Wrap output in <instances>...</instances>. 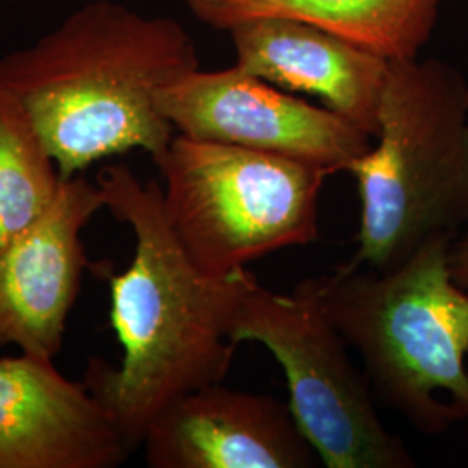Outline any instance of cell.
<instances>
[{
	"mask_svg": "<svg viewBox=\"0 0 468 468\" xmlns=\"http://www.w3.org/2000/svg\"><path fill=\"white\" fill-rule=\"evenodd\" d=\"M96 181L104 208L133 229L134 255L123 272L101 268L120 367L92 357L82 382L134 452L168 404L229 373V330L249 271L216 278L197 268L170 228L162 185L122 164L102 168Z\"/></svg>",
	"mask_w": 468,
	"mask_h": 468,
	"instance_id": "6da1fadb",
	"label": "cell"
},
{
	"mask_svg": "<svg viewBox=\"0 0 468 468\" xmlns=\"http://www.w3.org/2000/svg\"><path fill=\"white\" fill-rule=\"evenodd\" d=\"M200 68L176 19L89 2L32 46L0 58V85L32 120L68 179L133 150L158 160L176 129L158 92Z\"/></svg>",
	"mask_w": 468,
	"mask_h": 468,
	"instance_id": "7a4b0ae2",
	"label": "cell"
},
{
	"mask_svg": "<svg viewBox=\"0 0 468 468\" xmlns=\"http://www.w3.org/2000/svg\"><path fill=\"white\" fill-rule=\"evenodd\" d=\"M452 243L435 238L390 271L347 262L303 280L363 359L375 398L423 435L468 423V290Z\"/></svg>",
	"mask_w": 468,
	"mask_h": 468,
	"instance_id": "3957f363",
	"label": "cell"
},
{
	"mask_svg": "<svg viewBox=\"0 0 468 468\" xmlns=\"http://www.w3.org/2000/svg\"><path fill=\"white\" fill-rule=\"evenodd\" d=\"M377 144L352 162L361 220L351 264L401 266L468 229V84L441 59L390 61Z\"/></svg>",
	"mask_w": 468,
	"mask_h": 468,
	"instance_id": "277c9868",
	"label": "cell"
},
{
	"mask_svg": "<svg viewBox=\"0 0 468 468\" xmlns=\"http://www.w3.org/2000/svg\"><path fill=\"white\" fill-rule=\"evenodd\" d=\"M154 165L170 228L208 276L226 278L318 238L328 168L183 134L174 135Z\"/></svg>",
	"mask_w": 468,
	"mask_h": 468,
	"instance_id": "5b68a950",
	"label": "cell"
},
{
	"mask_svg": "<svg viewBox=\"0 0 468 468\" xmlns=\"http://www.w3.org/2000/svg\"><path fill=\"white\" fill-rule=\"evenodd\" d=\"M229 338L236 346L261 344L280 363L288 406L324 467H417L382 423L367 373L354 367L347 342L305 282L278 293L249 272Z\"/></svg>",
	"mask_w": 468,
	"mask_h": 468,
	"instance_id": "8992f818",
	"label": "cell"
},
{
	"mask_svg": "<svg viewBox=\"0 0 468 468\" xmlns=\"http://www.w3.org/2000/svg\"><path fill=\"white\" fill-rule=\"evenodd\" d=\"M156 104L177 134L280 154L332 174L347 172L373 146V137L351 120L236 65L198 68L164 87Z\"/></svg>",
	"mask_w": 468,
	"mask_h": 468,
	"instance_id": "52a82bcc",
	"label": "cell"
},
{
	"mask_svg": "<svg viewBox=\"0 0 468 468\" xmlns=\"http://www.w3.org/2000/svg\"><path fill=\"white\" fill-rule=\"evenodd\" d=\"M104 208L98 181L63 179L49 210L0 249V347L54 359L82 288L85 226Z\"/></svg>",
	"mask_w": 468,
	"mask_h": 468,
	"instance_id": "ba28073f",
	"label": "cell"
},
{
	"mask_svg": "<svg viewBox=\"0 0 468 468\" xmlns=\"http://www.w3.org/2000/svg\"><path fill=\"white\" fill-rule=\"evenodd\" d=\"M143 448L151 468H311L319 462L288 404L222 382L168 404Z\"/></svg>",
	"mask_w": 468,
	"mask_h": 468,
	"instance_id": "9c48e42d",
	"label": "cell"
},
{
	"mask_svg": "<svg viewBox=\"0 0 468 468\" xmlns=\"http://www.w3.org/2000/svg\"><path fill=\"white\" fill-rule=\"evenodd\" d=\"M131 452L102 404L54 359L0 357V468H117Z\"/></svg>",
	"mask_w": 468,
	"mask_h": 468,
	"instance_id": "30bf717a",
	"label": "cell"
},
{
	"mask_svg": "<svg viewBox=\"0 0 468 468\" xmlns=\"http://www.w3.org/2000/svg\"><path fill=\"white\" fill-rule=\"evenodd\" d=\"M229 34L236 67L284 90L316 96L375 137L390 61L292 17H253Z\"/></svg>",
	"mask_w": 468,
	"mask_h": 468,
	"instance_id": "8fae6325",
	"label": "cell"
},
{
	"mask_svg": "<svg viewBox=\"0 0 468 468\" xmlns=\"http://www.w3.org/2000/svg\"><path fill=\"white\" fill-rule=\"evenodd\" d=\"M201 23L229 32L253 17L316 25L387 61L420 58L434 32L441 0H185Z\"/></svg>",
	"mask_w": 468,
	"mask_h": 468,
	"instance_id": "7c38bea8",
	"label": "cell"
},
{
	"mask_svg": "<svg viewBox=\"0 0 468 468\" xmlns=\"http://www.w3.org/2000/svg\"><path fill=\"white\" fill-rule=\"evenodd\" d=\"M61 185L32 120L0 85V249L49 210Z\"/></svg>",
	"mask_w": 468,
	"mask_h": 468,
	"instance_id": "4fadbf2b",
	"label": "cell"
},
{
	"mask_svg": "<svg viewBox=\"0 0 468 468\" xmlns=\"http://www.w3.org/2000/svg\"><path fill=\"white\" fill-rule=\"evenodd\" d=\"M450 261L454 280L468 290V229L452 241Z\"/></svg>",
	"mask_w": 468,
	"mask_h": 468,
	"instance_id": "5bb4252c",
	"label": "cell"
},
{
	"mask_svg": "<svg viewBox=\"0 0 468 468\" xmlns=\"http://www.w3.org/2000/svg\"><path fill=\"white\" fill-rule=\"evenodd\" d=\"M7 2H19V0H7Z\"/></svg>",
	"mask_w": 468,
	"mask_h": 468,
	"instance_id": "9a60e30c",
	"label": "cell"
}]
</instances>
